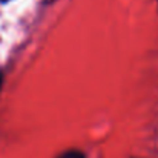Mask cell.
<instances>
[{"label": "cell", "instance_id": "cell-1", "mask_svg": "<svg viewBox=\"0 0 158 158\" xmlns=\"http://www.w3.org/2000/svg\"><path fill=\"white\" fill-rule=\"evenodd\" d=\"M57 158H85V154L80 152V151H77V149H69V151L60 154Z\"/></svg>", "mask_w": 158, "mask_h": 158}, {"label": "cell", "instance_id": "cell-2", "mask_svg": "<svg viewBox=\"0 0 158 158\" xmlns=\"http://www.w3.org/2000/svg\"><path fill=\"white\" fill-rule=\"evenodd\" d=\"M0 2H2V3H6V2H9V0H0Z\"/></svg>", "mask_w": 158, "mask_h": 158}, {"label": "cell", "instance_id": "cell-3", "mask_svg": "<svg viewBox=\"0 0 158 158\" xmlns=\"http://www.w3.org/2000/svg\"><path fill=\"white\" fill-rule=\"evenodd\" d=\"M0 83H2V78H0Z\"/></svg>", "mask_w": 158, "mask_h": 158}]
</instances>
